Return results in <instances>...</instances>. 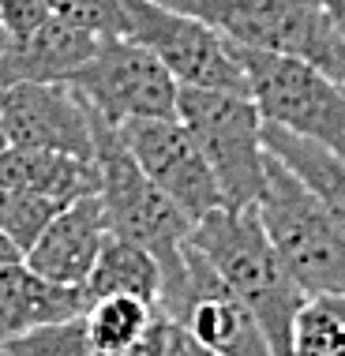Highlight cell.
<instances>
[{"label":"cell","instance_id":"1","mask_svg":"<svg viewBox=\"0 0 345 356\" xmlns=\"http://www.w3.org/2000/svg\"><path fill=\"white\" fill-rule=\"evenodd\" d=\"M94 169H98V199L109 218V233L147 248L161 266V300L166 312L188 289V240L191 221L154 188V180L128 154L120 131L94 113Z\"/></svg>","mask_w":345,"mask_h":356},{"label":"cell","instance_id":"2","mask_svg":"<svg viewBox=\"0 0 345 356\" xmlns=\"http://www.w3.org/2000/svg\"><path fill=\"white\" fill-rule=\"evenodd\" d=\"M191 244L207 255V263L233 289L236 300L252 312L259 330L271 341V353L293 356V323L308 296L278 259L255 210H214L191 225Z\"/></svg>","mask_w":345,"mask_h":356},{"label":"cell","instance_id":"3","mask_svg":"<svg viewBox=\"0 0 345 356\" xmlns=\"http://www.w3.org/2000/svg\"><path fill=\"white\" fill-rule=\"evenodd\" d=\"M161 4L214 26L233 45L293 56L345 86V38L330 26L315 0H161Z\"/></svg>","mask_w":345,"mask_h":356},{"label":"cell","instance_id":"4","mask_svg":"<svg viewBox=\"0 0 345 356\" xmlns=\"http://www.w3.org/2000/svg\"><path fill=\"white\" fill-rule=\"evenodd\" d=\"M255 218L304 296L345 293V233L304 188V180L285 169L274 154L266 158Z\"/></svg>","mask_w":345,"mask_h":356},{"label":"cell","instance_id":"5","mask_svg":"<svg viewBox=\"0 0 345 356\" xmlns=\"http://www.w3.org/2000/svg\"><path fill=\"white\" fill-rule=\"evenodd\" d=\"M177 120L203 150L225 207L255 210L266 177V158H271L263 147V113L255 109V102L233 90L180 86Z\"/></svg>","mask_w":345,"mask_h":356},{"label":"cell","instance_id":"6","mask_svg":"<svg viewBox=\"0 0 345 356\" xmlns=\"http://www.w3.org/2000/svg\"><path fill=\"white\" fill-rule=\"evenodd\" d=\"M248 79V98L263 113V124L308 139L345 161V86L315 72L312 64L263 49L233 45Z\"/></svg>","mask_w":345,"mask_h":356},{"label":"cell","instance_id":"7","mask_svg":"<svg viewBox=\"0 0 345 356\" xmlns=\"http://www.w3.org/2000/svg\"><path fill=\"white\" fill-rule=\"evenodd\" d=\"M113 128L128 120H172L180 83L136 38H98V49L68 79Z\"/></svg>","mask_w":345,"mask_h":356},{"label":"cell","instance_id":"8","mask_svg":"<svg viewBox=\"0 0 345 356\" xmlns=\"http://www.w3.org/2000/svg\"><path fill=\"white\" fill-rule=\"evenodd\" d=\"M124 12H128V38L147 45L180 86L248 94V79L233 56V42L214 26L172 12L161 0H124Z\"/></svg>","mask_w":345,"mask_h":356},{"label":"cell","instance_id":"9","mask_svg":"<svg viewBox=\"0 0 345 356\" xmlns=\"http://www.w3.org/2000/svg\"><path fill=\"white\" fill-rule=\"evenodd\" d=\"M120 139L139 169L154 180V188L184 214L191 225L225 207L222 188L210 172L203 150L188 136L177 117L172 120H128L120 124Z\"/></svg>","mask_w":345,"mask_h":356},{"label":"cell","instance_id":"10","mask_svg":"<svg viewBox=\"0 0 345 356\" xmlns=\"http://www.w3.org/2000/svg\"><path fill=\"white\" fill-rule=\"evenodd\" d=\"M0 120L8 147L94 161V109L72 83H4Z\"/></svg>","mask_w":345,"mask_h":356},{"label":"cell","instance_id":"11","mask_svg":"<svg viewBox=\"0 0 345 356\" xmlns=\"http://www.w3.org/2000/svg\"><path fill=\"white\" fill-rule=\"evenodd\" d=\"M169 323L184 326L195 341L218 356H274L266 334L259 330L252 312L233 296L218 270L207 263V255L188 240V289L172 307H166Z\"/></svg>","mask_w":345,"mask_h":356},{"label":"cell","instance_id":"12","mask_svg":"<svg viewBox=\"0 0 345 356\" xmlns=\"http://www.w3.org/2000/svg\"><path fill=\"white\" fill-rule=\"evenodd\" d=\"M105 240H109V218H105L102 199L98 195L79 199V203L64 207L53 218V225L45 229L42 240L26 255V266L53 285L83 289Z\"/></svg>","mask_w":345,"mask_h":356},{"label":"cell","instance_id":"13","mask_svg":"<svg viewBox=\"0 0 345 356\" xmlns=\"http://www.w3.org/2000/svg\"><path fill=\"white\" fill-rule=\"evenodd\" d=\"M98 49V38L49 15L26 38H15L0 56V86L4 83H68Z\"/></svg>","mask_w":345,"mask_h":356},{"label":"cell","instance_id":"14","mask_svg":"<svg viewBox=\"0 0 345 356\" xmlns=\"http://www.w3.org/2000/svg\"><path fill=\"white\" fill-rule=\"evenodd\" d=\"M0 191H26L56 207H72L79 199L98 195V169L94 161L72 158V154L4 147L0 150Z\"/></svg>","mask_w":345,"mask_h":356},{"label":"cell","instance_id":"15","mask_svg":"<svg viewBox=\"0 0 345 356\" xmlns=\"http://www.w3.org/2000/svg\"><path fill=\"white\" fill-rule=\"evenodd\" d=\"M90 296L86 289H72V285H53L42 274H34L31 266L15 263L0 270V330L8 338L49 323H64L75 315L90 312Z\"/></svg>","mask_w":345,"mask_h":356},{"label":"cell","instance_id":"16","mask_svg":"<svg viewBox=\"0 0 345 356\" xmlns=\"http://www.w3.org/2000/svg\"><path fill=\"white\" fill-rule=\"evenodd\" d=\"M263 147L304 180V188L319 199L323 210L334 218V225L345 233V161L338 154L315 147L308 139H296L289 131L274 128V124H263Z\"/></svg>","mask_w":345,"mask_h":356},{"label":"cell","instance_id":"17","mask_svg":"<svg viewBox=\"0 0 345 356\" xmlns=\"http://www.w3.org/2000/svg\"><path fill=\"white\" fill-rule=\"evenodd\" d=\"M83 289H86L90 300L131 296V300L158 307V300H161V266L147 248L109 233V240H105L98 263H94V270H90Z\"/></svg>","mask_w":345,"mask_h":356},{"label":"cell","instance_id":"18","mask_svg":"<svg viewBox=\"0 0 345 356\" xmlns=\"http://www.w3.org/2000/svg\"><path fill=\"white\" fill-rule=\"evenodd\" d=\"M158 307L131 300V296H105V300H94L90 312H86V330H90V341L102 356H120L136 345L147 326L154 323Z\"/></svg>","mask_w":345,"mask_h":356},{"label":"cell","instance_id":"19","mask_svg":"<svg viewBox=\"0 0 345 356\" xmlns=\"http://www.w3.org/2000/svg\"><path fill=\"white\" fill-rule=\"evenodd\" d=\"M293 356H345V293L304 300L293 323Z\"/></svg>","mask_w":345,"mask_h":356},{"label":"cell","instance_id":"20","mask_svg":"<svg viewBox=\"0 0 345 356\" xmlns=\"http://www.w3.org/2000/svg\"><path fill=\"white\" fill-rule=\"evenodd\" d=\"M4 356H102L86 330V312L64 323H49L38 330L15 334L4 345Z\"/></svg>","mask_w":345,"mask_h":356},{"label":"cell","instance_id":"21","mask_svg":"<svg viewBox=\"0 0 345 356\" xmlns=\"http://www.w3.org/2000/svg\"><path fill=\"white\" fill-rule=\"evenodd\" d=\"M64 207L49 203L42 195H26V191H0V233L23 252L31 255V248L42 240V233L53 225V218Z\"/></svg>","mask_w":345,"mask_h":356},{"label":"cell","instance_id":"22","mask_svg":"<svg viewBox=\"0 0 345 356\" xmlns=\"http://www.w3.org/2000/svg\"><path fill=\"white\" fill-rule=\"evenodd\" d=\"M49 15L94 38H128L124 0H49Z\"/></svg>","mask_w":345,"mask_h":356},{"label":"cell","instance_id":"23","mask_svg":"<svg viewBox=\"0 0 345 356\" xmlns=\"http://www.w3.org/2000/svg\"><path fill=\"white\" fill-rule=\"evenodd\" d=\"M45 19H49V0H0V23L12 34V42L26 38Z\"/></svg>","mask_w":345,"mask_h":356},{"label":"cell","instance_id":"24","mask_svg":"<svg viewBox=\"0 0 345 356\" xmlns=\"http://www.w3.org/2000/svg\"><path fill=\"white\" fill-rule=\"evenodd\" d=\"M120 356H169V319L166 315H154V323L147 326V334L131 345L128 353H120Z\"/></svg>","mask_w":345,"mask_h":356},{"label":"cell","instance_id":"25","mask_svg":"<svg viewBox=\"0 0 345 356\" xmlns=\"http://www.w3.org/2000/svg\"><path fill=\"white\" fill-rule=\"evenodd\" d=\"M169 356H218V353L207 349L203 341H195L184 326L169 323Z\"/></svg>","mask_w":345,"mask_h":356},{"label":"cell","instance_id":"26","mask_svg":"<svg viewBox=\"0 0 345 356\" xmlns=\"http://www.w3.org/2000/svg\"><path fill=\"white\" fill-rule=\"evenodd\" d=\"M319 4V12L330 19V26L345 38V0H315Z\"/></svg>","mask_w":345,"mask_h":356},{"label":"cell","instance_id":"27","mask_svg":"<svg viewBox=\"0 0 345 356\" xmlns=\"http://www.w3.org/2000/svg\"><path fill=\"white\" fill-rule=\"evenodd\" d=\"M15 263H23V252H19L12 240L0 233V270H4V266H15Z\"/></svg>","mask_w":345,"mask_h":356},{"label":"cell","instance_id":"28","mask_svg":"<svg viewBox=\"0 0 345 356\" xmlns=\"http://www.w3.org/2000/svg\"><path fill=\"white\" fill-rule=\"evenodd\" d=\"M8 45H12V34H8V31H4V23H0V56H4Z\"/></svg>","mask_w":345,"mask_h":356},{"label":"cell","instance_id":"29","mask_svg":"<svg viewBox=\"0 0 345 356\" xmlns=\"http://www.w3.org/2000/svg\"><path fill=\"white\" fill-rule=\"evenodd\" d=\"M8 147V136H4V120H0V150Z\"/></svg>","mask_w":345,"mask_h":356},{"label":"cell","instance_id":"30","mask_svg":"<svg viewBox=\"0 0 345 356\" xmlns=\"http://www.w3.org/2000/svg\"><path fill=\"white\" fill-rule=\"evenodd\" d=\"M4 345H8V334H4V330H0V353H4Z\"/></svg>","mask_w":345,"mask_h":356}]
</instances>
